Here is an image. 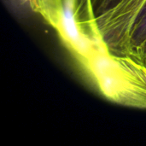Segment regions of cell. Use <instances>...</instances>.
I'll return each mask as SVG.
<instances>
[{"instance_id":"6","label":"cell","mask_w":146,"mask_h":146,"mask_svg":"<svg viewBox=\"0 0 146 146\" xmlns=\"http://www.w3.org/2000/svg\"><path fill=\"white\" fill-rule=\"evenodd\" d=\"M121 0H92L93 9L96 16H99L103 13L106 12Z\"/></svg>"},{"instance_id":"4","label":"cell","mask_w":146,"mask_h":146,"mask_svg":"<svg viewBox=\"0 0 146 146\" xmlns=\"http://www.w3.org/2000/svg\"><path fill=\"white\" fill-rule=\"evenodd\" d=\"M127 56L134 57L146 64V9L132 29Z\"/></svg>"},{"instance_id":"5","label":"cell","mask_w":146,"mask_h":146,"mask_svg":"<svg viewBox=\"0 0 146 146\" xmlns=\"http://www.w3.org/2000/svg\"><path fill=\"white\" fill-rule=\"evenodd\" d=\"M30 9L56 31L61 23L62 0H27Z\"/></svg>"},{"instance_id":"2","label":"cell","mask_w":146,"mask_h":146,"mask_svg":"<svg viewBox=\"0 0 146 146\" xmlns=\"http://www.w3.org/2000/svg\"><path fill=\"white\" fill-rule=\"evenodd\" d=\"M56 32L75 64L108 48L92 0H62L61 23Z\"/></svg>"},{"instance_id":"3","label":"cell","mask_w":146,"mask_h":146,"mask_svg":"<svg viewBox=\"0 0 146 146\" xmlns=\"http://www.w3.org/2000/svg\"><path fill=\"white\" fill-rule=\"evenodd\" d=\"M146 9V0H121L97 17L98 27L109 50L127 56L132 29Z\"/></svg>"},{"instance_id":"1","label":"cell","mask_w":146,"mask_h":146,"mask_svg":"<svg viewBox=\"0 0 146 146\" xmlns=\"http://www.w3.org/2000/svg\"><path fill=\"white\" fill-rule=\"evenodd\" d=\"M93 89L108 101L146 110V64L108 48L75 64Z\"/></svg>"}]
</instances>
